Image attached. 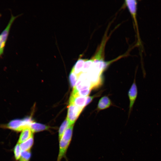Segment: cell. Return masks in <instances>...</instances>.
Here are the masks:
<instances>
[{
	"mask_svg": "<svg viewBox=\"0 0 161 161\" xmlns=\"http://www.w3.org/2000/svg\"><path fill=\"white\" fill-rule=\"evenodd\" d=\"M73 127L74 125L68 128L59 140V152L56 161H61L66 154L72 139Z\"/></svg>",
	"mask_w": 161,
	"mask_h": 161,
	"instance_id": "1",
	"label": "cell"
},
{
	"mask_svg": "<svg viewBox=\"0 0 161 161\" xmlns=\"http://www.w3.org/2000/svg\"><path fill=\"white\" fill-rule=\"evenodd\" d=\"M34 122L31 117H27L22 119L13 120L2 126L15 131L21 132L25 129H30V125Z\"/></svg>",
	"mask_w": 161,
	"mask_h": 161,
	"instance_id": "2",
	"label": "cell"
},
{
	"mask_svg": "<svg viewBox=\"0 0 161 161\" xmlns=\"http://www.w3.org/2000/svg\"><path fill=\"white\" fill-rule=\"evenodd\" d=\"M91 89V83L86 73H82L79 75L76 86L73 89L72 93H75L79 91Z\"/></svg>",
	"mask_w": 161,
	"mask_h": 161,
	"instance_id": "3",
	"label": "cell"
},
{
	"mask_svg": "<svg viewBox=\"0 0 161 161\" xmlns=\"http://www.w3.org/2000/svg\"><path fill=\"white\" fill-rule=\"evenodd\" d=\"M83 109L73 104H69L66 118L70 126L74 125Z\"/></svg>",
	"mask_w": 161,
	"mask_h": 161,
	"instance_id": "4",
	"label": "cell"
},
{
	"mask_svg": "<svg viewBox=\"0 0 161 161\" xmlns=\"http://www.w3.org/2000/svg\"><path fill=\"white\" fill-rule=\"evenodd\" d=\"M125 3L132 16L134 22L136 30L138 41L140 42V41L139 38L138 26L136 17L137 4V1L135 0H126L125 1Z\"/></svg>",
	"mask_w": 161,
	"mask_h": 161,
	"instance_id": "5",
	"label": "cell"
},
{
	"mask_svg": "<svg viewBox=\"0 0 161 161\" xmlns=\"http://www.w3.org/2000/svg\"><path fill=\"white\" fill-rule=\"evenodd\" d=\"M136 74L135 73L134 81L128 93L129 100V115L130 114L138 94L137 88L136 83Z\"/></svg>",
	"mask_w": 161,
	"mask_h": 161,
	"instance_id": "6",
	"label": "cell"
},
{
	"mask_svg": "<svg viewBox=\"0 0 161 161\" xmlns=\"http://www.w3.org/2000/svg\"><path fill=\"white\" fill-rule=\"evenodd\" d=\"M87 97L81 96L76 93H72L69 99V104H73L79 108L83 109L86 106Z\"/></svg>",
	"mask_w": 161,
	"mask_h": 161,
	"instance_id": "7",
	"label": "cell"
},
{
	"mask_svg": "<svg viewBox=\"0 0 161 161\" xmlns=\"http://www.w3.org/2000/svg\"><path fill=\"white\" fill-rule=\"evenodd\" d=\"M19 15L14 16L12 15L11 18L6 28L1 33L0 36L1 39L0 41V48L3 49L8 35L11 25L15 19Z\"/></svg>",
	"mask_w": 161,
	"mask_h": 161,
	"instance_id": "8",
	"label": "cell"
},
{
	"mask_svg": "<svg viewBox=\"0 0 161 161\" xmlns=\"http://www.w3.org/2000/svg\"><path fill=\"white\" fill-rule=\"evenodd\" d=\"M49 126L45 125L34 122L30 125V129L33 133L48 130Z\"/></svg>",
	"mask_w": 161,
	"mask_h": 161,
	"instance_id": "9",
	"label": "cell"
},
{
	"mask_svg": "<svg viewBox=\"0 0 161 161\" xmlns=\"http://www.w3.org/2000/svg\"><path fill=\"white\" fill-rule=\"evenodd\" d=\"M33 134L29 128L24 130L21 132L17 143L20 144L25 141L31 137Z\"/></svg>",
	"mask_w": 161,
	"mask_h": 161,
	"instance_id": "10",
	"label": "cell"
},
{
	"mask_svg": "<svg viewBox=\"0 0 161 161\" xmlns=\"http://www.w3.org/2000/svg\"><path fill=\"white\" fill-rule=\"evenodd\" d=\"M111 105V102L107 96H104L101 97L98 102L97 109L101 110L109 108Z\"/></svg>",
	"mask_w": 161,
	"mask_h": 161,
	"instance_id": "11",
	"label": "cell"
},
{
	"mask_svg": "<svg viewBox=\"0 0 161 161\" xmlns=\"http://www.w3.org/2000/svg\"><path fill=\"white\" fill-rule=\"evenodd\" d=\"M86 60V59L81 58L79 59L72 69L78 77L82 73V68Z\"/></svg>",
	"mask_w": 161,
	"mask_h": 161,
	"instance_id": "12",
	"label": "cell"
},
{
	"mask_svg": "<svg viewBox=\"0 0 161 161\" xmlns=\"http://www.w3.org/2000/svg\"><path fill=\"white\" fill-rule=\"evenodd\" d=\"M34 142V135H33L29 139L20 144L21 151H30L33 145Z\"/></svg>",
	"mask_w": 161,
	"mask_h": 161,
	"instance_id": "13",
	"label": "cell"
},
{
	"mask_svg": "<svg viewBox=\"0 0 161 161\" xmlns=\"http://www.w3.org/2000/svg\"><path fill=\"white\" fill-rule=\"evenodd\" d=\"M70 126L66 118L64 120L60 126L58 131V138L59 140L61 138L65 131Z\"/></svg>",
	"mask_w": 161,
	"mask_h": 161,
	"instance_id": "14",
	"label": "cell"
},
{
	"mask_svg": "<svg viewBox=\"0 0 161 161\" xmlns=\"http://www.w3.org/2000/svg\"><path fill=\"white\" fill-rule=\"evenodd\" d=\"M78 78V77L72 70L69 75V79L71 86L73 89L76 86Z\"/></svg>",
	"mask_w": 161,
	"mask_h": 161,
	"instance_id": "15",
	"label": "cell"
},
{
	"mask_svg": "<svg viewBox=\"0 0 161 161\" xmlns=\"http://www.w3.org/2000/svg\"><path fill=\"white\" fill-rule=\"evenodd\" d=\"M93 61L92 58L90 59L86 60L82 68V73H87L88 72L92 65Z\"/></svg>",
	"mask_w": 161,
	"mask_h": 161,
	"instance_id": "16",
	"label": "cell"
},
{
	"mask_svg": "<svg viewBox=\"0 0 161 161\" xmlns=\"http://www.w3.org/2000/svg\"><path fill=\"white\" fill-rule=\"evenodd\" d=\"M21 152L20 144L17 143L13 149L14 156L16 160H19L21 156Z\"/></svg>",
	"mask_w": 161,
	"mask_h": 161,
	"instance_id": "17",
	"label": "cell"
},
{
	"mask_svg": "<svg viewBox=\"0 0 161 161\" xmlns=\"http://www.w3.org/2000/svg\"><path fill=\"white\" fill-rule=\"evenodd\" d=\"M31 156L30 151H22L19 161H29Z\"/></svg>",
	"mask_w": 161,
	"mask_h": 161,
	"instance_id": "18",
	"label": "cell"
},
{
	"mask_svg": "<svg viewBox=\"0 0 161 161\" xmlns=\"http://www.w3.org/2000/svg\"><path fill=\"white\" fill-rule=\"evenodd\" d=\"M92 89H91L82 90L79 91L77 93L78 95L83 97H88Z\"/></svg>",
	"mask_w": 161,
	"mask_h": 161,
	"instance_id": "19",
	"label": "cell"
},
{
	"mask_svg": "<svg viewBox=\"0 0 161 161\" xmlns=\"http://www.w3.org/2000/svg\"><path fill=\"white\" fill-rule=\"evenodd\" d=\"M100 94V93H98L92 96H88L87 97L85 106H86L91 103L94 98L99 96Z\"/></svg>",
	"mask_w": 161,
	"mask_h": 161,
	"instance_id": "20",
	"label": "cell"
},
{
	"mask_svg": "<svg viewBox=\"0 0 161 161\" xmlns=\"http://www.w3.org/2000/svg\"><path fill=\"white\" fill-rule=\"evenodd\" d=\"M1 36H0V41L1 40Z\"/></svg>",
	"mask_w": 161,
	"mask_h": 161,
	"instance_id": "21",
	"label": "cell"
},
{
	"mask_svg": "<svg viewBox=\"0 0 161 161\" xmlns=\"http://www.w3.org/2000/svg\"><path fill=\"white\" fill-rule=\"evenodd\" d=\"M0 16H1V15H0Z\"/></svg>",
	"mask_w": 161,
	"mask_h": 161,
	"instance_id": "22",
	"label": "cell"
}]
</instances>
